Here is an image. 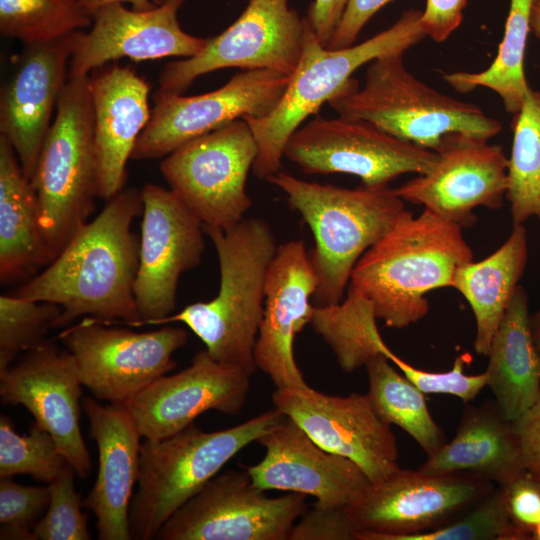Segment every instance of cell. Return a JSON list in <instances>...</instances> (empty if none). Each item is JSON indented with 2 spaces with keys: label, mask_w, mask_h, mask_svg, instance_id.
<instances>
[{
  "label": "cell",
  "mask_w": 540,
  "mask_h": 540,
  "mask_svg": "<svg viewBox=\"0 0 540 540\" xmlns=\"http://www.w3.org/2000/svg\"><path fill=\"white\" fill-rule=\"evenodd\" d=\"M140 213L141 190L122 189L15 294L59 305V327L81 316L137 327L140 316L134 283L139 239L132 232V224Z\"/></svg>",
  "instance_id": "obj_1"
},
{
  "label": "cell",
  "mask_w": 540,
  "mask_h": 540,
  "mask_svg": "<svg viewBox=\"0 0 540 540\" xmlns=\"http://www.w3.org/2000/svg\"><path fill=\"white\" fill-rule=\"evenodd\" d=\"M463 228L424 209L405 210L355 264L347 291L370 302L389 328L403 329L429 312L426 294L451 287L457 269L474 260Z\"/></svg>",
  "instance_id": "obj_2"
},
{
  "label": "cell",
  "mask_w": 540,
  "mask_h": 540,
  "mask_svg": "<svg viewBox=\"0 0 540 540\" xmlns=\"http://www.w3.org/2000/svg\"><path fill=\"white\" fill-rule=\"evenodd\" d=\"M203 229L218 257V292L211 300L187 305L155 325H186L215 360L252 376L266 276L278 245L270 225L260 218H244L226 230Z\"/></svg>",
  "instance_id": "obj_3"
},
{
  "label": "cell",
  "mask_w": 540,
  "mask_h": 540,
  "mask_svg": "<svg viewBox=\"0 0 540 540\" xmlns=\"http://www.w3.org/2000/svg\"><path fill=\"white\" fill-rule=\"evenodd\" d=\"M287 196L310 227L309 251L317 277L315 306L341 302L360 257L383 237L406 210L388 185L345 188L299 179L278 171L265 179Z\"/></svg>",
  "instance_id": "obj_4"
},
{
  "label": "cell",
  "mask_w": 540,
  "mask_h": 540,
  "mask_svg": "<svg viewBox=\"0 0 540 540\" xmlns=\"http://www.w3.org/2000/svg\"><path fill=\"white\" fill-rule=\"evenodd\" d=\"M328 104L340 117L370 122L433 151L453 135L488 141L502 129L500 121L476 104L443 94L417 79L405 68L402 53L370 62L363 86L353 78Z\"/></svg>",
  "instance_id": "obj_5"
},
{
  "label": "cell",
  "mask_w": 540,
  "mask_h": 540,
  "mask_svg": "<svg viewBox=\"0 0 540 540\" xmlns=\"http://www.w3.org/2000/svg\"><path fill=\"white\" fill-rule=\"evenodd\" d=\"M422 10L404 11L387 29L359 44L341 49L324 47L307 19L298 65L275 108L259 118L244 117L258 145L253 174L266 179L280 171L289 137L324 103L342 92L362 65L388 54L402 53L426 37Z\"/></svg>",
  "instance_id": "obj_6"
},
{
  "label": "cell",
  "mask_w": 540,
  "mask_h": 540,
  "mask_svg": "<svg viewBox=\"0 0 540 540\" xmlns=\"http://www.w3.org/2000/svg\"><path fill=\"white\" fill-rule=\"evenodd\" d=\"M284 414L275 407L236 426L205 432L194 423L159 440L141 443L131 538L155 539L162 525L239 451L257 442Z\"/></svg>",
  "instance_id": "obj_7"
},
{
  "label": "cell",
  "mask_w": 540,
  "mask_h": 540,
  "mask_svg": "<svg viewBox=\"0 0 540 540\" xmlns=\"http://www.w3.org/2000/svg\"><path fill=\"white\" fill-rule=\"evenodd\" d=\"M30 181L55 257L88 222L99 197L89 75L67 80Z\"/></svg>",
  "instance_id": "obj_8"
},
{
  "label": "cell",
  "mask_w": 540,
  "mask_h": 540,
  "mask_svg": "<svg viewBox=\"0 0 540 540\" xmlns=\"http://www.w3.org/2000/svg\"><path fill=\"white\" fill-rule=\"evenodd\" d=\"M495 484L470 473L432 474L399 468L370 483L349 505L355 540H403L456 520Z\"/></svg>",
  "instance_id": "obj_9"
},
{
  "label": "cell",
  "mask_w": 540,
  "mask_h": 540,
  "mask_svg": "<svg viewBox=\"0 0 540 540\" xmlns=\"http://www.w3.org/2000/svg\"><path fill=\"white\" fill-rule=\"evenodd\" d=\"M257 154L249 124L237 119L165 156L160 171L203 227L226 230L252 206L246 182Z\"/></svg>",
  "instance_id": "obj_10"
},
{
  "label": "cell",
  "mask_w": 540,
  "mask_h": 540,
  "mask_svg": "<svg viewBox=\"0 0 540 540\" xmlns=\"http://www.w3.org/2000/svg\"><path fill=\"white\" fill-rule=\"evenodd\" d=\"M59 340L74 357L83 386L97 399L126 404L175 367L172 356L186 345L188 333L170 325L135 332L84 317Z\"/></svg>",
  "instance_id": "obj_11"
},
{
  "label": "cell",
  "mask_w": 540,
  "mask_h": 540,
  "mask_svg": "<svg viewBox=\"0 0 540 540\" xmlns=\"http://www.w3.org/2000/svg\"><path fill=\"white\" fill-rule=\"evenodd\" d=\"M284 157L306 174H350L364 186H383L427 172L438 155L364 120L317 115L289 137Z\"/></svg>",
  "instance_id": "obj_12"
},
{
  "label": "cell",
  "mask_w": 540,
  "mask_h": 540,
  "mask_svg": "<svg viewBox=\"0 0 540 540\" xmlns=\"http://www.w3.org/2000/svg\"><path fill=\"white\" fill-rule=\"evenodd\" d=\"M306 495L268 497L248 471L213 477L157 532L160 540H288L307 510Z\"/></svg>",
  "instance_id": "obj_13"
},
{
  "label": "cell",
  "mask_w": 540,
  "mask_h": 540,
  "mask_svg": "<svg viewBox=\"0 0 540 540\" xmlns=\"http://www.w3.org/2000/svg\"><path fill=\"white\" fill-rule=\"evenodd\" d=\"M306 20L289 0H249L222 33L198 54L168 62L159 89L181 93L198 77L225 68L267 69L291 76L300 60Z\"/></svg>",
  "instance_id": "obj_14"
},
{
  "label": "cell",
  "mask_w": 540,
  "mask_h": 540,
  "mask_svg": "<svg viewBox=\"0 0 540 540\" xmlns=\"http://www.w3.org/2000/svg\"><path fill=\"white\" fill-rule=\"evenodd\" d=\"M290 76L267 69L242 70L222 87L195 96L157 90L150 119L140 134L132 159L169 155L187 142L234 120L259 118L280 101Z\"/></svg>",
  "instance_id": "obj_15"
},
{
  "label": "cell",
  "mask_w": 540,
  "mask_h": 540,
  "mask_svg": "<svg viewBox=\"0 0 540 540\" xmlns=\"http://www.w3.org/2000/svg\"><path fill=\"white\" fill-rule=\"evenodd\" d=\"M141 190L142 221L134 296L140 322L155 325L172 314L181 275L202 259L206 235L200 220L169 188Z\"/></svg>",
  "instance_id": "obj_16"
},
{
  "label": "cell",
  "mask_w": 540,
  "mask_h": 540,
  "mask_svg": "<svg viewBox=\"0 0 540 540\" xmlns=\"http://www.w3.org/2000/svg\"><path fill=\"white\" fill-rule=\"evenodd\" d=\"M272 402L321 448L359 466L370 483L400 468L391 425L378 415L367 394L331 396L310 386L276 388Z\"/></svg>",
  "instance_id": "obj_17"
},
{
  "label": "cell",
  "mask_w": 540,
  "mask_h": 540,
  "mask_svg": "<svg viewBox=\"0 0 540 540\" xmlns=\"http://www.w3.org/2000/svg\"><path fill=\"white\" fill-rule=\"evenodd\" d=\"M433 167L394 188L405 202L424 206L460 225L475 223L473 210L499 209L508 189V158L498 144L466 135L443 141Z\"/></svg>",
  "instance_id": "obj_18"
},
{
  "label": "cell",
  "mask_w": 540,
  "mask_h": 540,
  "mask_svg": "<svg viewBox=\"0 0 540 540\" xmlns=\"http://www.w3.org/2000/svg\"><path fill=\"white\" fill-rule=\"evenodd\" d=\"M81 386L72 354L47 340L0 371L2 402L24 406L53 436L76 475L86 478L91 460L79 426Z\"/></svg>",
  "instance_id": "obj_19"
},
{
  "label": "cell",
  "mask_w": 540,
  "mask_h": 540,
  "mask_svg": "<svg viewBox=\"0 0 540 540\" xmlns=\"http://www.w3.org/2000/svg\"><path fill=\"white\" fill-rule=\"evenodd\" d=\"M250 377L245 370L219 362L202 350L188 367L161 376L125 406L141 437L159 440L182 431L208 410L239 414L247 400Z\"/></svg>",
  "instance_id": "obj_20"
},
{
  "label": "cell",
  "mask_w": 540,
  "mask_h": 540,
  "mask_svg": "<svg viewBox=\"0 0 540 540\" xmlns=\"http://www.w3.org/2000/svg\"><path fill=\"white\" fill-rule=\"evenodd\" d=\"M183 2L165 0L146 11L114 3L94 11L91 29L73 35L68 79L88 76L123 57L146 61L188 58L201 52L208 39L186 33L179 24L178 11Z\"/></svg>",
  "instance_id": "obj_21"
},
{
  "label": "cell",
  "mask_w": 540,
  "mask_h": 540,
  "mask_svg": "<svg viewBox=\"0 0 540 540\" xmlns=\"http://www.w3.org/2000/svg\"><path fill=\"white\" fill-rule=\"evenodd\" d=\"M317 277L303 240L278 245L265 282L262 320L254 348L256 368L276 388L309 386L294 356V340L311 322Z\"/></svg>",
  "instance_id": "obj_22"
},
{
  "label": "cell",
  "mask_w": 540,
  "mask_h": 540,
  "mask_svg": "<svg viewBox=\"0 0 540 540\" xmlns=\"http://www.w3.org/2000/svg\"><path fill=\"white\" fill-rule=\"evenodd\" d=\"M74 33L24 44L12 75L1 88L0 136L14 148L29 180L68 80Z\"/></svg>",
  "instance_id": "obj_23"
},
{
  "label": "cell",
  "mask_w": 540,
  "mask_h": 540,
  "mask_svg": "<svg viewBox=\"0 0 540 540\" xmlns=\"http://www.w3.org/2000/svg\"><path fill=\"white\" fill-rule=\"evenodd\" d=\"M257 442L265 455L247 471L264 491H289L325 506L346 507L370 484L359 466L321 448L288 416Z\"/></svg>",
  "instance_id": "obj_24"
},
{
  "label": "cell",
  "mask_w": 540,
  "mask_h": 540,
  "mask_svg": "<svg viewBox=\"0 0 540 540\" xmlns=\"http://www.w3.org/2000/svg\"><path fill=\"white\" fill-rule=\"evenodd\" d=\"M81 406L99 460L95 483L83 505L96 516L98 539H132L129 510L138 478L142 437L125 404L102 405L85 397Z\"/></svg>",
  "instance_id": "obj_25"
},
{
  "label": "cell",
  "mask_w": 540,
  "mask_h": 540,
  "mask_svg": "<svg viewBox=\"0 0 540 540\" xmlns=\"http://www.w3.org/2000/svg\"><path fill=\"white\" fill-rule=\"evenodd\" d=\"M99 198L125 187L126 165L150 116V85L128 66L106 64L89 74Z\"/></svg>",
  "instance_id": "obj_26"
},
{
  "label": "cell",
  "mask_w": 540,
  "mask_h": 540,
  "mask_svg": "<svg viewBox=\"0 0 540 540\" xmlns=\"http://www.w3.org/2000/svg\"><path fill=\"white\" fill-rule=\"evenodd\" d=\"M418 469L432 474L470 473L497 486L526 471L513 422L494 399L467 405L452 440Z\"/></svg>",
  "instance_id": "obj_27"
},
{
  "label": "cell",
  "mask_w": 540,
  "mask_h": 540,
  "mask_svg": "<svg viewBox=\"0 0 540 540\" xmlns=\"http://www.w3.org/2000/svg\"><path fill=\"white\" fill-rule=\"evenodd\" d=\"M53 255L44 237L31 181L6 138L0 136V281H27Z\"/></svg>",
  "instance_id": "obj_28"
},
{
  "label": "cell",
  "mask_w": 540,
  "mask_h": 540,
  "mask_svg": "<svg viewBox=\"0 0 540 540\" xmlns=\"http://www.w3.org/2000/svg\"><path fill=\"white\" fill-rule=\"evenodd\" d=\"M487 357V386L502 413L514 421L540 401V355L531 331L528 294L522 285L512 297Z\"/></svg>",
  "instance_id": "obj_29"
},
{
  "label": "cell",
  "mask_w": 540,
  "mask_h": 540,
  "mask_svg": "<svg viewBox=\"0 0 540 540\" xmlns=\"http://www.w3.org/2000/svg\"><path fill=\"white\" fill-rule=\"evenodd\" d=\"M528 260L527 230L515 224L506 241L480 261L460 266L451 287L469 303L476 322L474 349L487 356Z\"/></svg>",
  "instance_id": "obj_30"
},
{
  "label": "cell",
  "mask_w": 540,
  "mask_h": 540,
  "mask_svg": "<svg viewBox=\"0 0 540 540\" xmlns=\"http://www.w3.org/2000/svg\"><path fill=\"white\" fill-rule=\"evenodd\" d=\"M534 0H510L509 12L498 52L488 68L480 72H453L443 76L455 90L467 93L489 88L500 97L504 109L516 114L530 88L524 73V56L531 31Z\"/></svg>",
  "instance_id": "obj_31"
},
{
  "label": "cell",
  "mask_w": 540,
  "mask_h": 540,
  "mask_svg": "<svg viewBox=\"0 0 540 540\" xmlns=\"http://www.w3.org/2000/svg\"><path fill=\"white\" fill-rule=\"evenodd\" d=\"M366 369L369 381L366 394L378 415L409 434L427 458L438 452L447 440L428 410L424 393L398 373L382 354L372 358Z\"/></svg>",
  "instance_id": "obj_32"
},
{
  "label": "cell",
  "mask_w": 540,
  "mask_h": 540,
  "mask_svg": "<svg viewBox=\"0 0 540 540\" xmlns=\"http://www.w3.org/2000/svg\"><path fill=\"white\" fill-rule=\"evenodd\" d=\"M372 305L347 291L339 303L314 306L310 324L333 351L342 370L351 373L382 354L387 346L377 327Z\"/></svg>",
  "instance_id": "obj_33"
},
{
  "label": "cell",
  "mask_w": 540,
  "mask_h": 540,
  "mask_svg": "<svg viewBox=\"0 0 540 540\" xmlns=\"http://www.w3.org/2000/svg\"><path fill=\"white\" fill-rule=\"evenodd\" d=\"M514 116L506 193L513 225L540 219V91L530 87Z\"/></svg>",
  "instance_id": "obj_34"
},
{
  "label": "cell",
  "mask_w": 540,
  "mask_h": 540,
  "mask_svg": "<svg viewBox=\"0 0 540 540\" xmlns=\"http://www.w3.org/2000/svg\"><path fill=\"white\" fill-rule=\"evenodd\" d=\"M92 24L80 0H0V33L23 44L53 41Z\"/></svg>",
  "instance_id": "obj_35"
},
{
  "label": "cell",
  "mask_w": 540,
  "mask_h": 540,
  "mask_svg": "<svg viewBox=\"0 0 540 540\" xmlns=\"http://www.w3.org/2000/svg\"><path fill=\"white\" fill-rule=\"evenodd\" d=\"M68 462L53 436L36 422L19 435L8 417H0V478L26 474L51 483Z\"/></svg>",
  "instance_id": "obj_36"
},
{
  "label": "cell",
  "mask_w": 540,
  "mask_h": 540,
  "mask_svg": "<svg viewBox=\"0 0 540 540\" xmlns=\"http://www.w3.org/2000/svg\"><path fill=\"white\" fill-rule=\"evenodd\" d=\"M59 305L14 295L0 296V371L45 341L59 327Z\"/></svg>",
  "instance_id": "obj_37"
},
{
  "label": "cell",
  "mask_w": 540,
  "mask_h": 540,
  "mask_svg": "<svg viewBox=\"0 0 540 540\" xmlns=\"http://www.w3.org/2000/svg\"><path fill=\"white\" fill-rule=\"evenodd\" d=\"M403 540H525L509 516L505 491L495 488L456 520Z\"/></svg>",
  "instance_id": "obj_38"
},
{
  "label": "cell",
  "mask_w": 540,
  "mask_h": 540,
  "mask_svg": "<svg viewBox=\"0 0 540 540\" xmlns=\"http://www.w3.org/2000/svg\"><path fill=\"white\" fill-rule=\"evenodd\" d=\"M74 469L68 463L48 484L50 501L33 529L34 540H89L87 516L74 485Z\"/></svg>",
  "instance_id": "obj_39"
},
{
  "label": "cell",
  "mask_w": 540,
  "mask_h": 540,
  "mask_svg": "<svg viewBox=\"0 0 540 540\" xmlns=\"http://www.w3.org/2000/svg\"><path fill=\"white\" fill-rule=\"evenodd\" d=\"M50 501L49 486H25L12 477L0 480V539L34 540L33 529Z\"/></svg>",
  "instance_id": "obj_40"
},
{
  "label": "cell",
  "mask_w": 540,
  "mask_h": 540,
  "mask_svg": "<svg viewBox=\"0 0 540 540\" xmlns=\"http://www.w3.org/2000/svg\"><path fill=\"white\" fill-rule=\"evenodd\" d=\"M390 362L395 364L402 374L424 394H448L460 398L464 403L474 400L487 386L486 373L468 375L464 373L466 356L458 355L450 370L430 372L412 366L389 347L384 351Z\"/></svg>",
  "instance_id": "obj_41"
},
{
  "label": "cell",
  "mask_w": 540,
  "mask_h": 540,
  "mask_svg": "<svg viewBox=\"0 0 540 540\" xmlns=\"http://www.w3.org/2000/svg\"><path fill=\"white\" fill-rule=\"evenodd\" d=\"M288 540H355V529L346 507L315 502L296 521Z\"/></svg>",
  "instance_id": "obj_42"
},
{
  "label": "cell",
  "mask_w": 540,
  "mask_h": 540,
  "mask_svg": "<svg viewBox=\"0 0 540 540\" xmlns=\"http://www.w3.org/2000/svg\"><path fill=\"white\" fill-rule=\"evenodd\" d=\"M501 487L512 523L525 540H530L532 531L540 523V479L526 470Z\"/></svg>",
  "instance_id": "obj_43"
},
{
  "label": "cell",
  "mask_w": 540,
  "mask_h": 540,
  "mask_svg": "<svg viewBox=\"0 0 540 540\" xmlns=\"http://www.w3.org/2000/svg\"><path fill=\"white\" fill-rule=\"evenodd\" d=\"M468 0H426L421 26L435 42H443L459 27Z\"/></svg>",
  "instance_id": "obj_44"
},
{
  "label": "cell",
  "mask_w": 540,
  "mask_h": 540,
  "mask_svg": "<svg viewBox=\"0 0 540 540\" xmlns=\"http://www.w3.org/2000/svg\"><path fill=\"white\" fill-rule=\"evenodd\" d=\"M392 0H348L343 17L328 45L329 49H341L355 44L368 21Z\"/></svg>",
  "instance_id": "obj_45"
},
{
  "label": "cell",
  "mask_w": 540,
  "mask_h": 540,
  "mask_svg": "<svg viewBox=\"0 0 540 540\" xmlns=\"http://www.w3.org/2000/svg\"><path fill=\"white\" fill-rule=\"evenodd\" d=\"M512 422L524 466L540 479V401Z\"/></svg>",
  "instance_id": "obj_46"
},
{
  "label": "cell",
  "mask_w": 540,
  "mask_h": 540,
  "mask_svg": "<svg viewBox=\"0 0 540 540\" xmlns=\"http://www.w3.org/2000/svg\"><path fill=\"white\" fill-rule=\"evenodd\" d=\"M348 0H314L305 18L317 40L328 47L345 12Z\"/></svg>",
  "instance_id": "obj_47"
},
{
  "label": "cell",
  "mask_w": 540,
  "mask_h": 540,
  "mask_svg": "<svg viewBox=\"0 0 540 540\" xmlns=\"http://www.w3.org/2000/svg\"><path fill=\"white\" fill-rule=\"evenodd\" d=\"M80 2L90 15L97 9L114 3H130L132 9L138 11L150 10L156 6L153 0H80Z\"/></svg>",
  "instance_id": "obj_48"
},
{
  "label": "cell",
  "mask_w": 540,
  "mask_h": 540,
  "mask_svg": "<svg viewBox=\"0 0 540 540\" xmlns=\"http://www.w3.org/2000/svg\"><path fill=\"white\" fill-rule=\"evenodd\" d=\"M531 31L540 40V0H534L532 4Z\"/></svg>",
  "instance_id": "obj_49"
},
{
  "label": "cell",
  "mask_w": 540,
  "mask_h": 540,
  "mask_svg": "<svg viewBox=\"0 0 540 540\" xmlns=\"http://www.w3.org/2000/svg\"><path fill=\"white\" fill-rule=\"evenodd\" d=\"M530 325L535 347L540 355V309L530 316Z\"/></svg>",
  "instance_id": "obj_50"
},
{
  "label": "cell",
  "mask_w": 540,
  "mask_h": 540,
  "mask_svg": "<svg viewBox=\"0 0 540 540\" xmlns=\"http://www.w3.org/2000/svg\"><path fill=\"white\" fill-rule=\"evenodd\" d=\"M530 540H540V523L532 531Z\"/></svg>",
  "instance_id": "obj_51"
},
{
  "label": "cell",
  "mask_w": 540,
  "mask_h": 540,
  "mask_svg": "<svg viewBox=\"0 0 540 540\" xmlns=\"http://www.w3.org/2000/svg\"><path fill=\"white\" fill-rule=\"evenodd\" d=\"M165 0H153L154 4L155 5H159L161 4L162 2H164Z\"/></svg>",
  "instance_id": "obj_52"
}]
</instances>
